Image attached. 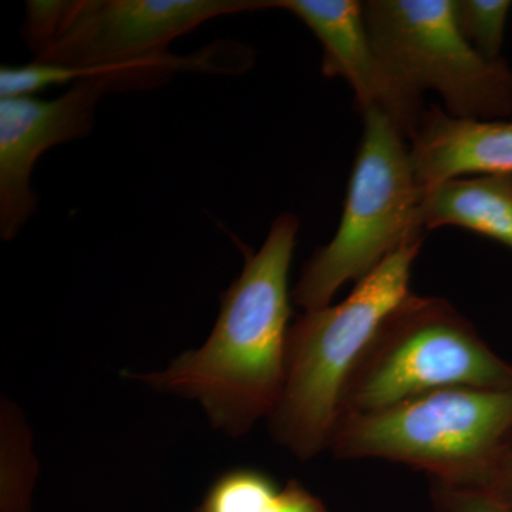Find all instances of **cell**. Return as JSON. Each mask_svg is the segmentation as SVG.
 Returning <instances> with one entry per match:
<instances>
[{"mask_svg":"<svg viewBox=\"0 0 512 512\" xmlns=\"http://www.w3.org/2000/svg\"><path fill=\"white\" fill-rule=\"evenodd\" d=\"M299 220L285 212L269 229L261 249L248 254L237 281L221 298L210 338L187 350L163 372L123 373L158 392L197 400L212 426L242 436L269 419L285 376L291 319V269Z\"/></svg>","mask_w":512,"mask_h":512,"instance_id":"6da1fadb","label":"cell"},{"mask_svg":"<svg viewBox=\"0 0 512 512\" xmlns=\"http://www.w3.org/2000/svg\"><path fill=\"white\" fill-rule=\"evenodd\" d=\"M269 9V0H32L23 35L35 62L26 80L49 87L107 79L117 92L146 89L190 70L168 46L202 23Z\"/></svg>","mask_w":512,"mask_h":512,"instance_id":"7a4b0ae2","label":"cell"},{"mask_svg":"<svg viewBox=\"0 0 512 512\" xmlns=\"http://www.w3.org/2000/svg\"><path fill=\"white\" fill-rule=\"evenodd\" d=\"M424 238L407 242L338 303L305 311L289 328L272 437L299 460L329 450L343 389L389 313L410 295V272Z\"/></svg>","mask_w":512,"mask_h":512,"instance_id":"3957f363","label":"cell"},{"mask_svg":"<svg viewBox=\"0 0 512 512\" xmlns=\"http://www.w3.org/2000/svg\"><path fill=\"white\" fill-rule=\"evenodd\" d=\"M511 436L512 387L463 386L343 417L329 450L339 460L376 458L431 480L478 485Z\"/></svg>","mask_w":512,"mask_h":512,"instance_id":"277c9868","label":"cell"},{"mask_svg":"<svg viewBox=\"0 0 512 512\" xmlns=\"http://www.w3.org/2000/svg\"><path fill=\"white\" fill-rule=\"evenodd\" d=\"M463 386L511 389L512 365L451 303L410 293L357 360L343 389L338 421Z\"/></svg>","mask_w":512,"mask_h":512,"instance_id":"5b68a950","label":"cell"},{"mask_svg":"<svg viewBox=\"0 0 512 512\" xmlns=\"http://www.w3.org/2000/svg\"><path fill=\"white\" fill-rule=\"evenodd\" d=\"M363 114L338 232L306 262L292 301L305 311L325 308L346 282L360 281L407 242L424 238V190L414 177L407 138L380 110Z\"/></svg>","mask_w":512,"mask_h":512,"instance_id":"8992f818","label":"cell"},{"mask_svg":"<svg viewBox=\"0 0 512 512\" xmlns=\"http://www.w3.org/2000/svg\"><path fill=\"white\" fill-rule=\"evenodd\" d=\"M363 10L384 70L407 96L423 103L424 90H434L456 119L510 116L512 70L464 39L454 0H369Z\"/></svg>","mask_w":512,"mask_h":512,"instance_id":"52a82bcc","label":"cell"},{"mask_svg":"<svg viewBox=\"0 0 512 512\" xmlns=\"http://www.w3.org/2000/svg\"><path fill=\"white\" fill-rule=\"evenodd\" d=\"M117 92L107 79L73 84L52 100L0 99V235L18 237L37 210L33 168L50 148L84 137L93 127L101 96Z\"/></svg>","mask_w":512,"mask_h":512,"instance_id":"ba28073f","label":"cell"},{"mask_svg":"<svg viewBox=\"0 0 512 512\" xmlns=\"http://www.w3.org/2000/svg\"><path fill=\"white\" fill-rule=\"evenodd\" d=\"M274 8L293 13L318 37L323 47V74L345 79L362 113L382 111L410 140L426 109L407 96L384 70L367 30L362 2L271 0Z\"/></svg>","mask_w":512,"mask_h":512,"instance_id":"9c48e42d","label":"cell"},{"mask_svg":"<svg viewBox=\"0 0 512 512\" xmlns=\"http://www.w3.org/2000/svg\"><path fill=\"white\" fill-rule=\"evenodd\" d=\"M414 177L423 190L467 175H512V121L456 119L431 106L410 137Z\"/></svg>","mask_w":512,"mask_h":512,"instance_id":"30bf717a","label":"cell"},{"mask_svg":"<svg viewBox=\"0 0 512 512\" xmlns=\"http://www.w3.org/2000/svg\"><path fill=\"white\" fill-rule=\"evenodd\" d=\"M424 229L453 225L512 249V175L456 178L424 190Z\"/></svg>","mask_w":512,"mask_h":512,"instance_id":"8fae6325","label":"cell"},{"mask_svg":"<svg viewBox=\"0 0 512 512\" xmlns=\"http://www.w3.org/2000/svg\"><path fill=\"white\" fill-rule=\"evenodd\" d=\"M279 490L255 470H235L217 481L198 512H268Z\"/></svg>","mask_w":512,"mask_h":512,"instance_id":"7c38bea8","label":"cell"},{"mask_svg":"<svg viewBox=\"0 0 512 512\" xmlns=\"http://www.w3.org/2000/svg\"><path fill=\"white\" fill-rule=\"evenodd\" d=\"M512 3L507 0H457L454 18L464 39L488 60H501L505 23Z\"/></svg>","mask_w":512,"mask_h":512,"instance_id":"4fadbf2b","label":"cell"},{"mask_svg":"<svg viewBox=\"0 0 512 512\" xmlns=\"http://www.w3.org/2000/svg\"><path fill=\"white\" fill-rule=\"evenodd\" d=\"M39 464L28 456H9L0 461V512H30Z\"/></svg>","mask_w":512,"mask_h":512,"instance_id":"5bb4252c","label":"cell"},{"mask_svg":"<svg viewBox=\"0 0 512 512\" xmlns=\"http://www.w3.org/2000/svg\"><path fill=\"white\" fill-rule=\"evenodd\" d=\"M430 480V497L437 512H505L503 507L477 485Z\"/></svg>","mask_w":512,"mask_h":512,"instance_id":"9a60e30c","label":"cell"},{"mask_svg":"<svg viewBox=\"0 0 512 512\" xmlns=\"http://www.w3.org/2000/svg\"><path fill=\"white\" fill-rule=\"evenodd\" d=\"M477 487L493 495L505 512H512V436L501 448Z\"/></svg>","mask_w":512,"mask_h":512,"instance_id":"2e32d148","label":"cell"}]
</instances>
